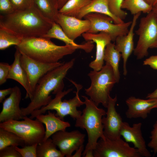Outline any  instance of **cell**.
<instances>
[{
  "mask_svg": "<svg viewBox=\"0 0 157 157\" xmlns=\"http://www.w3.org/2000/svg\"><path fill=\"white\" fill-rule=\"evenodd\" d=\"M53 22L44 17L34 5L28 8L0 15V28L22 38L43 37Z\"/></svg>",
  "mask_w": 157,
  "mask_h": 157,
  "instance_id": "cell-1",
  "label": "cell"
},
{
  "mask_svg": "<svg viewBox=\"0 0 157 157\" xmlns=\"http://www.w3.org/2000/svg\"><path fill=\"white\" fill-rule=\"evenodd\" d=\"M75 59L49 71L39 80L31 101L25 108H21L23 116L30 115L34 110L48 104L52 100V94H55L61 89H63V79L68 70L73 66Z\"/></svg>",
  "mask_w": 157,
  "mask_h": 157,
  "instance_id": "cell-2",
  "label": "cell"
},
{
  "mask_svg": "<svg viewBox=\"0 0 157 157\" xmlns=\"http://www.w3.org/2000/svg\"><path fill=\"white\" fill-rule=\"evenodd\" d=\"M50 39L43 37L24 38L15 48L33 59L47 63L58 62L64 56L72 54L78 49L70 45H57Z\"/></svg>",
  "mask_w": 157,
  "mask_h": 157,
  "instance_id": "cell-3",
  "label": "cell"
},
{
  "mask_svg": "<svg viewBox=\"0 0 157 157\" xmlns=\"http://www.w3.org/2000/svg\"><path fill=\"white\" fill-rule=\"evenodd\" d=\"M82 97L85 100V108L81 116L76 119L75 126L85 129L87 132L88 142L82 154L84 157L88 150L94 149L99 138H105L102 119L106 115V111L99 108L94 102L86 96Z\"/></svg>",
  "mask_w": 157,
  "mask_h": 157,
  "instance_id": "cell-4",
  "label": "cell"
},
{
  "mask_svg": "<svg viewBox=\"0 0 157 157\" xmlns=\"http://www.w3.org/2000/svg\"><path fill=\"white\" fill-rule=\"evenodd\" d=\"M69 81L76 88V91L74 92L76 95L74 97L62 101L63 98L72 91V89H69L64 91H63V89H61L55 94L54 98L52 99L48 104L39 109L33 111L30 114V117L33 119L39 114L45 113L47 111L54 110L56 111V115L62 120H64V118L67 115H69L74 120L78 118L82 112L77 110V108L84 104V101H82L80 99L79 96V92L82 88V86L72 80H69Z\"/></svg>",
  "mask_w": 157,
  "mask_h": 157,
  "instance_id": "cell-5",
  "label": "cell"
},
{
  "mask_svg": "<svg viewBox=\"0 0 157 157\" xmlns=\"http://www.w3.org/2000/svg\"><path fill=\"white\" fill-rule=\"evenodd\" d=\"M88 76L91 84L89 87L85 89V94L97 106L101 104L107 108L110 92L117 83L112 67L106 64L99 71H90Z\"/></svg>",
  "mask_w": 157,
  "mask_h": 157,
  "instance_id": "cell-6",
  "label": "cell"
},
{
  "mask_svg": "<svg viewBox=\"0 0 157 157\" xmlns=\"http://www.w3.org/2000/svg\"><path fill=\"white\" fill-rule=\"evenodd\" d=\"M23 120L11 119L1 122L0 128L12 132L22 138L26 145L39 144L43 140L45 129L43 124L27 116Z\"/></svg>",
  "mask_w": 157,
  "mask_h": 157,
  "instance_id": "cell-7",
  "label": "cell"
},
{
  "mask_svg": "<svg viewBox=\"0 0 157 157\" xmlns=\"http://www.w3.org/2000/svg\"><path fill=\"white\" fill-rule=\"evenodd\" d=\"M135 33L139 38L133 53L140 59L147 56L149 48L157 45V17L152 11L140 19Z\"/></svg>",
  "mask_w": 157,
  "mask_h": 157,
  "instance_id": "cell-8",
  "label": "cell"
},
{
  "mask_svg": "<svg viewBox=\"0 0 157 157\" xmlns=\"http://www.w3.org/2000/svg\"><path fill=\"white\" fill-rule=\"evenodd\" d=\"M84 18L89 20L90 23V28L87 33H105L110 36L112 41L114 42L118 36L127 34L132 22L130 21L121 24H113V19L110 17L98 13H89Z\"/></svg>",
  "mask_w": 157,
  "mask_h": 157,
  "instance_id": "cell-9",
  "label": "cell"
},
{
  "mask_svg": "<svg viewBox=\"0 0 157 157\" xmlns=\"http://www.w3.org/2000/svg\"><path fill=\"white\" fill-rule=\"evenodd\" d=\"M94 157H141L138 150L121 138H100L93 150Z\"/></svg>",
  "mask_w": 157,
  "mask_h": 157,
  "instance_id": "cell-10",
  "label": "cell"
},
{
  "mask_svg": "<svg viewBox=\"0 0 157 157\" xmlns=\"http://www.w3.org/2000/svg\"><path fill=\"white\" fill-rule=\"evenodd\" d=\"M20 61L28 78V91L25 98H29L31 100L40 79L49 71L65 63L59 62L51 63H43L33 59L22 53Z\"/></svg>",
  "mask_w": 157,
  "mask_h": 157,
  "instance_id": "cell-11",
  "label": "cell"
},
{
  "mask_svg": "<svg viewBox=\"0 0 157 157\" xmlns=\"http://www.w3.org/2000/svg\"><path fill=\"white\" fill-rule=\"evenodd\" d=\"M85 135L78 130L60 131L53 134L51 138L64 156L71 157L73 153L83 144Z\"/></svg>",
  "mask_w": 157,
  "mask_h": 157,
  "instance_id": "cell-12",
  "label": "cell"
},
{
  "mask_svg": "<svg viewBox=\"0 0 157 157\" xmlns=\"http://www.w3.org/2000/svg\"><path fill=\"white\" fill-rule=\"evenodd\" d=\"M117 100L116 95L113 98L109 96L106 116H103L102 119L104 135L105 138L110 139H118L121 136L120 131L123 121L115 108Z\"/></svg>",
  "mask_w": 157,
  "mask_h": 157,
  "instance_id": "cell-13",
  "label": "cell"
},
{
  "mask_svg": "<svg viewBox=\"0 0 157 157\" xmlns=\"http://www.w3.org/2000/svg\"><path fill=\"white\" fill-rule=\"evenodd\" d=\"M55 22L61 27L66 34L74 40L83 33L87 32L90 28L89 20L79 19L59 12Z\"/></svg>",
  "mask_w": 157,
  "mask_h": 157,
  "instance_id": "cell-14",
  "label": "cell"
},
{
  "mask_svg": "<svg viewBox=\"0 0 157 157\" xmlns=\"http://www.w3.org/2000/svg\"><path fill=\"white\" fill-rule=\"evenodd\" d=\"M141 122L134 123L132 126L129 123L123 122L120 134L127 142H131L142 157H150L151 155L147 148L145 141L142 136Z\"/></svg>",
  "mask_w": 157,
  "mask_h": 157,
  "instance_id": "cell-15",
  "label": "cell"
},
{
  "mask_svg": "<svg viewBox=\"0 0 157 157\" xmlns=\"http://www.w3.org/2000/svg\"><path fill=\"white\" fill-rule=\"evenodd\" d=\"M22 98L20 88L16 86L13 88V90L9 96L3 102L2 109L0 113V122L8 120H19L23 119L19 104Z\"/></svg>",
  "mask_w": 157,
  "mask_h": 157,
  "instance_id": "cell-16",
  "label": "cell"
},
{
  "mask_svg": "<svg viewBox=\"0 0 157 157\" xmlns=\"http://www.w3.org/2000/svg\"><path fill=\"white\" fill-rule=\"evenodd\" d=\"M128 108L125 113L127 118L145 119L151 110L157 108V99H143L133 96L126 100Z\"/></svg>",
  "mask_w": 157,
  "mask_h": 157,
  "instance_id": "cell-17",
  "label": "cell"
},
{
  "mask_svg": "<svg viewBox=\"0 0 157 157\" xmlns=\"http://www.w3.org/2000/svg\"><path fill=\"white\" fill-rule=\"evenodd\" d=\"M141 13L133 15L131 24L127 34L118 36L115 40V48L121 54L123 59V74H127L126 65L128 58L133 51L134 48L133 42L134 29Z\"/></svg>",
  "mask_w": 157,
  "mask_h": 157,
  "instance_id": "cell-18",
  "label": "cell"
},
{
  "mask_svg": "<svg viewBox=\"0 0 157 157\" xmlns=\"http://www.w3.org/2000/svg\"><path fill=\"white\" fill-rule=\"evenodd\" d=\"M82 35L85 40L92 41L96 44L95 58L90 63L89 66L93 70L99 71L104 66L105 49L107 45L112 41L111 37L108 34L103 32L99 33L86 32Z\"/></svg>",
  "mask_w": 157,
  "mask_h": 157,
  "instance_id": "cell-19",
  "label": "cell"
},
{
  "mask_svg": "<svg viewBox=\"0 0 157 157\" xmlns=\"http://www.w3.org/2000/svg\"><path fill=\"white\" fill-rule=\"evenodd\" d=\"M35 118L45 126V134L43 141L58 131L66 130V128L71 126L69 122L61 119L49 110H48L47 114H39Z\"/></svg>",
  "mask_w": 157,
  "mask_h": 157,
  "instance_id": "cell-20",
  "label": "cell"
},
{
  "mask_svg": "<svg viewBox=\"0 0 157 157\" xmlns=\"http://www.w3.org/2000/svg\"><path fill=\"white\" fill-rule=\"evenodd\" d=\"M91 13H98L107 15L112 18L115 24H121L124 22L111 12L108 7V0H92L80 11L76 17L82 19L86 15Z\"/></svg>",
  "mask_w": 157,
  "mask_h": 157,
  "instance_id": "cell-21",
  "label": "cell"
},
{
  "mask_svg": "<svg viewBox=\"0 0 157 157\" xmlns=\"http://www.w3.org/2000/svg\"><path fill=\"white\" fill-rule=\"evenodd\" d=\"M42 37L59 40L64 42L66 45L76 47L78 49H83L87 53L90 52L94 47V42L92 41H88L83 44H76L66 34L60 26L55 22H53L51 28Z\"/></svg>",
  "mask_w": 157,
  "mask_h": 157,
  "instance_id": "cell-22",
  "label": "cell"
},
{
  "mask_svg": "<svg viewBox=\"0 0 157 157\" xmlns=\"http://www.w3.org/2000/svg\"><path fill=\"white\" fill-rule=\"evenodd\" d=\"M16 49L14 60L10 65L8 79L14 80L20 83L26 90V95L28 91L27 76L21 64L20 58L21 53L18 49Z\"/></svg>",
  "mask_w": 157,
  "mask_h": 157,
  "instance_id": "cell-23",
  "label": "cell"
},
{
  "mask_svg": "<svg viewBox=\"0 0 157 157\" xmlns=\"http://www.w3.org/2000/svg\"><path fill=\"white\" fill-rule=\"evenodd\" d=\"M122 55L115 48V44L110 42L106 46L104 52V60L106 64L110 65L112 68L117 83L120 78L119 64Z\"/></svg>",
  "mask_w": 157,
  "mask_h": 157,
  "instance_id": "cell-24",
  "label": "cell"
},
{
  "mask_svg": "<svg viewBox=\"0 0 157 157\" xmlns=\"http://www.w3.org/2000/svg\"><path fill=\"white\" fill-rule=\"evenodd\" d=\"M33 4L44 17L55 22L59 13L56 0H34Z\"/></svg>",
  "mask_w": 157,
  "mask_h": 157,
  "instance_id": "cell-25",
  "label": "cell"
},
{
  "mask_svg": "<svg viewBox=\"0 0 157 157\" xmlns=\"http://www.w3.org/2000/svg\"><path fill=\"white\" fill-rule=\"evenodd\" d=\"M57 146L51 138L38 144L36 149L37 157H64L60 150L57 149Z\"/></svg>",
  "mask_w": 157,
  "mask_h": 157,
  "instance_id": "cell-26",
  "label": "cell"
},
{
  "mask_svg": "<svg viewBox=\"0 0 157 157\" xmlns=\"http://www.w3.org/2000/svg\"><path fill=\"white\" fill-rule=\"evenodd\" d=\"M121 7L129 11L133 15L141 12L148 13L152 11L153 8L144 0H124Z\"/></svg>",
  "mask_w": 157,
  "mask_h": 157,
  "instance_id": "cell-27",
  "label": "cell"
},
{
  "mask_svg": "<svg viewBox=\"0 0 157 157\" xmlns=\"http://www.w3.org/2000/svg\"><path fill=\"white\" fill-rule=\"evenodd\" d=\"M92 0H69L59 10L60 13L76 17L80 11Z\"/></svg>",
  "mask_w": 157,
  "mask_h": 157,
  "instance_id": "cell-28",
  "label": "cell"
},
{
  "mask_svg": "<svg viewBox=\"0 0 157 157\" xmlns=\"http://www.w3.org/2000/svg\"><path fill=\"white\" fill-rule=\"evenodd\" d=\"M26 145L24 141L14 133L0 128V150L10 146Z\"/></svg>",
  "mask_w": 157,
  "mask_h": 157,
  "instance_id": "cell-29",
  "label": "cell"
},
{
  "mask_svg": "<svg viewBox=\"0 0 157 157\" xmlns=\"http://www.w3.org/2000/svg\"><path fill=\"white\" fill-rule=\"evenodd\" d=\"M22 38L3 28H0V49L3 50L13 45H18Z\"/></svg>",
  "mask_w": 157,
  "mask_h": 157,
  "instance_id": "cell-30",
  "label": "cell"
},
{
  "mask_svg": "<svg viewBox=\"0 0 157 157\" xmlns=\"http://www.w3.org/2000/svg\"><path fill=\"white\" fill-rule=\"evenodd\" d=\"M124 0H108V5L111 12L117 17L123 20L126 18L127 13L121 8Z\"/></svg>",
  "mask_w": 157,
  "mask_h": 157,
  "instance_id": "cell-31",
  "label": "cell"
},
{
  "mask_svg": "<svg viewBox=\"0 0 157 157\" xmlns=\"http://www.w3.org/2000/svg\"><path fill=\"white\" fill-rule=\"evenodd\" d=\"M38 144L26 145L21 148L16 146L15 148L22 157H37L36 149Z\"/></svg>",
  "mask_w": 157,
  "mask_h": 157,
  "instance_id": "cell-32",
  "label": "cell"
},
{
  "mask_svg": "<svg viewBox=\"0 0 157 157\" xmlns=\"http://www.w3.org/2000/svg\"><path fill=\"white\" fill-rule=\"evenodd\" d=\"M15 10L26 9L34 5V0H10Z\"/></svg>",
  "mask_w": 157,
  "mask_h": 157,
  "instance_id": "cell-33",
  "label": "cell"
},
{
  "mask_svg": "<svg viewBox=\"0 0 157 157\" xmlns=\"http://www.w3.org/2000/svg\"><path fill=\"white\" fill-rule=\"evenodd\" d=\"M151 140L147 144L148 146L151 149L155 154L157 153V121L153 126L151 132Z\"/></svg>",
  "mask_w": 157,
  "mask_h": 157,
  "instance_id": "cell-34",
  "label": "cell"
},
{
  "mask_svg": "<svg viewBox=\"0 0 157 157\" xmlns=\"http://www.w3.org/2000/svg\"><path fill=\"white\" fill-rule=\"evenodd\" d=\"M0 157H22L15 147L10 146L0 150Z\"/></svg>",
  "mask_w": 157,
  "mask_h": 157,
  "instance_id": "cell-35",
  "label": "cell"
},
{
  "mask_svg": "<svg viewBox=\"0 0 157 157\" xmlns=\"http://www.w3.org/2000/svg\"><path fill=\"white\" fill-rule=\"evenodd\" d=\"M14 11L10 0H0V15L9 14Z\"/></svg>",
  "mask_w": 157,
  "mask_h": 157,
  "instance_id": "cell-36",
  "label": "cell"
},
{
  "mask_svg": "<svg viewBox=\"0 0 157 157\" xmlns=\"http://www.w3.org/2000/svg\"><path fill=\"white\" fill-rule=\"evenodd\" d=\"M10 65L7 63H0V85L5 83L8 79Z\"/></svg>",
  "mask_w": 157,
  "mask_h": 157,
  "instance_id": "cell-37",
  "label": "cell"
},
{
  "mask_svg": "<svg viewBox=\"0 0 157 157\" xmlns=\"http://www.w3.org/2000/svg\"><path fill=\"white\" fill-rule=\"evenodd\" d=\"M144 65H148L152 69L157 70V55L152 56L143 62Z\"/></svg>",
  "mask_w": 157,
  "mask_h": 157,
  "instance_id": "cell-38",
  "label": "cell"
},
{
  "mask_svg": "<svg viewBox=\"0 0 157 157\" xmlns=\"http://www.w3.org/2000/svg\"><path fill=\"white\" fill-rule=\"evenodd\" d=\"M13 90V88L0 90V103L3 102L6 97L10 94Z\"/></svg>",
  "mask_w": 157,
  "mask_h": 157,
  "instance_id": "cell-39",
  "label": "cell"
},
{
  "mask_svg": "<svg viewBox=\"0 0 157 157\" xmlns=\"http://www.w3.org/2000/svg\"><path fill=\"white\" fill-rule=\"evenodd\" d=\"M83 144L81 145L76 151L74 154L72 155L71 157H80L82 155V153L84 150Z\"/></svg>",
  "mask_w": 157,
  "mask_h": 157,
  "instance_id": "cell-40",
  "label": "cell"
},
{
  "mask_svg": "<svg viewBox=\"0 0 157 157\" xmlns=\"http://www.w3.org/2000/svg\"><path fill=\"white\" fill-rule=\"evenodd\" d=\"M146 98L148 99H157V88L153 92L148 94Z\"/></svg>",
  "mask_w": 157,
  "mask_h": 157,
  "instance_id": "cell-41",
  "label": "cell"
},
{
  "mask_svg": "<svg viewBox=\"0 0 157 157\" xmlns=\"http://www.w3.org/2000/svg\"><path fill=\"white\" fill-rule=\"evenodd\" d=\"M69 0H56L59 10Z\"/></svg>",
  "mask_w": 157,
  "mask_h": 157,
  "instance_id": "cell-42",
  "label": "cell"
},
{
  "mask_svg": "<svg viewBox=\"0 0 157 157\" xmlns=\"http://www.w3.org/2000/svg\"><path fill=\"white\" fill-rule=\"evenodd\" d=\"M85 157H94L93 150H88L85 153Z\"/></svg>",
  "mask_w": 157,
  "mask_h": 157,
  "instance_id": "cell-43",
  "label": "cell"
},
{
  "mask_svg": "<svg viewBox=\"0 0 157 157\" xmlns=\"http://www.w3.org/2000/svg\"><path fill=\"white\" fill-rule=\"evenodd\" d=\"M147 3L150 5L152 6L153 7L156 4L157 0H144Z\"/></svg>",
  "mask_w": 157,
  "mask_h": 157,
  "instance_id": "cell-44",
  "label": "cell"
},
{
  "mask_svg": "<svg viewBox=\"0 0 157 157\" xmlns=\"http://www.w3.org/2000/svg\"><path fill=\"white\" fill-rule=\"evenodd\" d=\"M152 11L157 17V5H156L153 7Z\"/></svg>",
  "mask_w": 157,
  "mask_h": 157,
  "instance_id": "cell-45",
  "label": "cell"
},
{
  "mask_svg": "<svg viewBox=\"0 0 157 157\" xmlns=\"http://www.w3.org/2000/svg\"><path fill=\"white\" fill-rule=\"evenodd\" d=\"M157 5V2H156V4H155V5Z\"/></svg>",
  "mask_w": 157,
  "mask_h": 157,
  "instance_id": "cell-46",
  "label": "cell"
},
{
  "mask_svg": "<svg viewBox=\"0 0 157 157\" xmlns=\"http://www.w3.org/2000/svg\"><path fill=\"white\" fill-rule=\"evenodd\" d=\"M156 48H157V45L156 46Z\"/></svg>",
  "mask_w": 157,
  "mask_h": 157,
  "instance_id": "cell-47",
  "label": "cell"
}]
</instances>
